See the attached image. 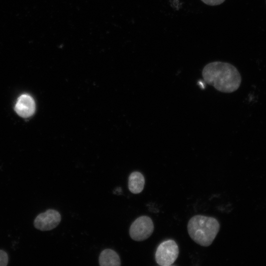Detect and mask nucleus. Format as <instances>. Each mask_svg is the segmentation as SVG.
<instances>
[{
	"label": "nucleus",
	"mask_w": 266,
	"mask_h": 266,
	"mask_svg": "<svg viewBox=\"0 0 266 266\" xmlns=\"http://www.w3.org/2000/svg\"><path fill=\"white\" fill-rule=\"evenodd\" d=\"M154 224L147 216H141L136 219L130 228V235L134 240L140 241L149 237L153 233Z\"/></svg>",
	"instance_id": "20e7f679"
},
{
	"label": "nucleus",
	"mask_w": 266,
	"mask_h": 266,
	"mask_svg": "<svg viewBox=\"0 0 266 266\" xmlns=\"http://www.w3.org/2000/svg\"><path fill=\"white\" fill-rule=\"evenodd\" d=\"M203 2L209 5H218L222 3L225 0H201Z\"/></svg>",
	"instance_id": "9d476101"
},
{
	"label": "nucleus",
	"mask_w": 266,
	"mask_h": 266,
	"mask_svg": "<svg viewBox=\"0 0 266 266\" xmlns=\"http://www.w3.org/2000/svg\"><path fill=\"white\" fill-rule=\"evenodd\" d=\"M144 184V177L140 172L134 171L129 175L128 188L132 193L137 194L141 192L143 190Z\"/></svg>",
	"instance_id": "6e6552de"
},
{
	"label": "nucleus",
	"mask_w": 266,
	"mask_h": 266,
	"mask_svg": "<svg viewBox=\"0 0 266 266\" xmlns=\"http://www.w3.org/2000/svg\"><path fill=\"white\" fill-rule=\"evenodd\" d=\"M202 76L207 84L223 93L235 91L241 82L240 73L234 66L220 61L206 65L202 69Z\"/></svg>",
	"instance_id": "f257e3e1"
},
{
	"label": "nucleus",
	"mask_w": 266,
	"mask_h": 266,
	"mask_svg": "<svg viewBox=\"0 0 266 266\" xmlns=\"http://www.w3.org/2000/svg\"><path fill=\"white\" fill-rule=\"evenodd\" d=\"M220 224L216 219L196 215L189 221L188 232L196 243L202 246H209L213 242L220 230Z\"/></svg>",
	"instance_id": "f03ea898"
},
{
	"label": "nucleus",
	"mask_w": 266,
	"mask_h": 266,
	"mask_svg": "<svg viewBox=\"0 0 266 266\" xmlns=\"http://www.w3.org/2000/svg\"><path fill=\"white\" fill-rule=\"evenodd\" d=\"M61 221L60 213L54 209H48L39 214L34 219V227L41 231H47L55 228Z\"/></svg>",
	"instance_id": "39448f33"
},
{
	"label": "nucleus",
	"mask_w": 266,
	"mask_h": 266,
	"mask_svg": "<svg viewBox=\"0 0 266 266\" xmlns=\"http://www.w3.org/2000/svg\"><path fill=\"white\" fill-rule=\"evenodd\" d=\"M100 266H120L121 260L118 254L113 250L106 249L102 250L99 256Z\"/></svg>",
	"instance_id": "0eeeda50"
},
{
	"label": "nucleus",
	"mask_w": 266,
	"mask_h": 266,
	"mask_svg": "<svg viewBox=\"0 0 266 266\" xmlns=\"http://www.w3.org/2000/svg\"><path fill=\"white\" fill-rule=\"evenodd\" d=\"M179 248L176 243L172 239H168L161 243L155 253V260L161 266L171 265L177 259Z\"/></svg>",
	"instance_id": "7ed1b4c3"
},
{
	"label": "nucleus",
	"mask_w": 266,
	"mask_h": 266,
	"mask_svg": "<svg viewBox=\"0 0 266 266\" xmlns=\"http://www.w3.org/2000/svg\"><path fill=\"white\" fill-rule=\"evenodd\" d=\"M8 262V257L7 253L2 250H0V266H6Z\"/></svg>",
	"instance_id": "1a4fd4ad"
},
{
	"label": "nucleus",
	"mask_w": 266,
	"mask_h": 266,
	"mask_svg": "<svg viewBox=\"0 0 266 266\" xmlns=\"http://www.w3.org/2000/svg\"><path fill=\"white\" fill-rule=\"evenodd\" d=\"M16 113L24 118L32 116L35 111V103L32 97L27 94L18 97L14 107Z\"/></svg>",
	"instance_id": "423d86ee"
}]
</instances>
